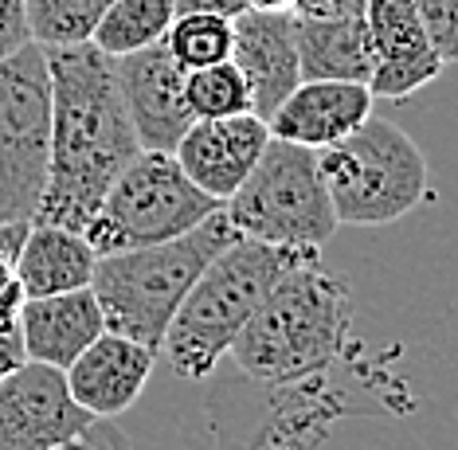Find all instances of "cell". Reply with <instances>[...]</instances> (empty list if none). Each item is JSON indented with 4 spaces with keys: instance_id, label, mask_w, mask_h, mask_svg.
I'll use <instances>...</instances> for the list:
<instances>
[{
    "instance_id": "5bb4252c",
    "label": "cell",
    "mask_w": 458,
    "mask_h": 450,
    "mask_svg": "<svg viewBox=\"0 0 458 450\" xmlns=\"http://www.w3.org/2000/svg\"><path fill=\"white\" fill-rule=\"evenodd\" d=\"M232 63L251 87V110L267 122L301 82L294 13H239L232 20Z\"/></svg>"
},
{
    "instance_id": "f546056e",
    "label": "cell",
    "mask_w": 458,
    "mask_h": 450,
    "mask_svg": "<svg viewBox=\"0 0 458 450\" xmlns=\"http://www.w3.org/2000/svg\"><path fill=\"white\" fill-rule=\"evenodd\" d=\"M247 4L259 8V13H290L294 0H247Z\"/></svg>"
},
{
    "instance_id": "277c9868",
    "label": "cell",
    "mask_w": 458,
    "mask_h": 450,
    "mask_svg": "<svg viewBox=\"0 0 458 450\" xmlns=\"http://www.w3.org/2000/svg\"><path fill=\"white\" fill-rule=\"evenodd\" d=\"M306 255L321 250H286L259 239H235L232 247H224L169 321L161 352L169 357L173 372L181 380H208L232 352L239 329L251 321L270 286Z\"/></svg>"
},
{
    "instance_id": "ac0fdd59",
    "label": "cell",
    "mask_w": 458,
    "mask_h": 450,
    "mask_svg": "<svg viewBox=\"0 0 458 450\" xmlns=\"http://www.w3.org/2000/svg\"><path fill=\"white\" fill-rule=\"evenodd\" d=\"M212 427L220 435L212 450H314L321 443V420L314 403L294 384H278V388L263 384V407L251 423L227 431L224 420L212 415Z\"/></svg>"
},
{
    "instance_id": "8fae6325",
    "label": "cell",
    "mask_w": 458,
    "mask_h": 450,
    "mask_svg": "<svg viewBox=\"0 0 458 450\" xmlns=\"http://www.w3.org/2000/svg\"><path fill=\"white\" fill-rule=\"evenodd\" d=\"M270 141V125L259 114H232V118H196L184 138L176 141L173 157L189 173L196 188L212 200L227 204L232 192L247 181Z\"/></svg>"
},
{
    "instance_id": "8992f818",
    "label": "cell",
    "mask_w": 458,
    "mask_h": 450,
    "mask_svg": "<svg viewBox=\"0 0 458 450\" xmlns=\"http://www.w3.org/2000/svg\"><path fill=\"white\" fill-rule=\"evenodd\" d=\"M243 239L286 250H321L337 232L329 188L318 169V149L270 138L247 181L224 204Z\"/></svg>"
},
{
    "instance_id": "5b68a950",
    "label": "cell",
    "mask_w": 458,
    "mask_h": 450,
    "mask_svg": "<svg viewBox=\"0 0 458 450\" xmlns=\"http://www.w3.org/2000/svg\"><path fill=\"white\" fill-rule=\"evenodd\" d=\"M337 224L384 227L411 216L431 196L427 157L395 122L369 114L349 138L318 149Z\"/></svg>"
},
{
    "instance_id": "d4e9b609",
    "label": "cell",
    "mask_w": 458,
    "mask_h": 450,
    "mask_svg": "<svg viewBox=\"0 0 458 450\" xmlns=\"http://www.w3.org/2000/svg\"><path fill=\"white\" fill-rule=\"evenodd\" d=\"M32 44L28 31V4L24 0H0V59Z\"/></svg>"
},
{
    "instance_id": "cb8c5ba5",
    "label": "cell",
    "mask_w": 458,
    "mask_h": 450,
    "mask_svg": "<svg viewBox=\"0 0 458 450\" xmlns=\"http://www.w3.org/2000/svg\"><path fill=\"white\" fill-rule=\"evenodd\" d=\"M415 16L443 63H458V0H411Z\"/></svg>"
},
{
    "instance_id": "4fadbf2b",
    "label": "cell",
    "mask_w": 458,
    "mask_h": 450,
    "mask_svg": "<svg viewBox=\"0 0 458 450\" xmlns=\"http://www.w3.org/2000/svg\"><path fill=\"white\" fill-rule=\"evenodd\" d=\"M153 364H157V352L149 344L102 329L64 372L75 403L102 420H118L138 403L153 376Z\"/></svg>"
},
{
    "instance_id": "484cf974",
    "label": "cell",
    "mask_w": 458,
    "mask_h": 450,
    "mask_svg": "<svg viewBox=\"0 0 458 450\" xmlns=\"http://www.w3.org/2000/svg\"><path fill=\"white\" fill-rule=\"evenodd\" d=\"M32 219H0V290L16 282V259L28 239Z\"/></svg>"
},
{
    "instance_id": "e0dca14e",
    "label": "cell",
    "mask_w": 458,
    "mask_h": 450,
    "mask_svg": "<svg viewBox=\"0 0 458 450\" xmlns=\"http://www.w3.org/2000/svg\"><path fill=\"white\" fill-rule=\"evenodd\" d=\"M95 263L98 255L82 232H71V227L59 224H36L32 219L16 259V282L24 290V298L67 294V290L90 286Z\"/></svg>"
},
{
    "instance_id": "ffe728a7",
    "label": "cell",
    "mask_w": 458,
    "mask_h": 450,
    "mask_svg": "<svg viewBox=\"0 0 458 450\" xmlns=\"http://www.w3.org/2000/svg\"><path fill=\"white\" fill-rule=\"evenodd\" d=\"M176 20V0H114L102 13L90 44L106 51L110 59L141 51L149 44H161L165 31Z\"/></svg>"
},
{
    "instance_id": "3957f363",
    "label": "cell",
    "mask_w": 458,
    "mask_h": 450,
    "mask_svg": "<svg viewBox=\"0 0 458 450\" xmlns=\"http://www.w3.org/2000/svg\"><path fill=\"white\" fill-rule=\"evenodd\" d=\"M235 239H243V235L235 232V224L220 208L204 224H196L192 232H184L176 239L98 255L90 290H95V298L102 306L106 329L161 352L169 321L176 318L181 301L189 298V290L204 275V267L224 247H232Z\"/></svg>"
},
{
    "instance_id": "603a6c76",
    "label": "cell",
    "mask_w": 458,
    "mask_h": 450,
    "mask_svg": "<svg viewBox=\"0 0 458 450\" xmlns=\"http://www.w3.org/2000/svg\"><path fill=\"white\" fill-rule=\"evenodd\" d=\"M165 47L184 71L232 59V20L212 13H176L173 28L165 31Z\"/></svg>"
},
{
    "instance_id": "83f0119b",
    "label": "cell",
    "mask_w": 458,
    "mask_h": 450,
    "mask_svg": "<svg viewBox=\"0 0 458 450\" xmlns=\"http://www.w3.org/2000/svg\"><path fill=\"white\" fill-rule=\"evenodd\" d=\"M24 361L28 357H24V341H20V326H0V380Z\"/></svg>"
},
{
    "instance_id": "7c38bea8",
    "label": "cell",
    "mask_w": 458,
    "mask_h": 450,
    "mask_svg": "<svg viewBox=\"0 0 458 450\" xmlns=\"http://www.w3.org/2000/svg\"><path fill=\"white\" fill-rule=\"evenodd\" d=\"M364 24L372 39V98H408L443 75L446 63L435 55L411 0H369Z\"/></svg>"
},
{
    "instance_id": "9c48e42d",
    "label": "cell",
    "mask_w": 458,
    "mask_h": 450,
    "mask_svg": "<svg viewBox=\"0 0 458 450\" xmlns=\"http://www.w3.org/2000/svg\"><path fill=\"white\" fill-rule=\"evenodd\" d=\"M0 450H130V438L75 403L64 369L24 361L0 380Z\"/></svg>"
},
{
    "instance_id": "9a60e30c",
    "label": "cell",
    "mask_w": 458,
    "mask_h": 450,
    "mask_svg": "<svg viewBox=\"0 0 458 450\" xmlns=\"http://www.w3.org/2000/svg\"><path fill=\"white\" fill-rule=\"evenodd\" d=\"M372 90L364 82L345 79H301L283 98V106L267 118L270 138H283L306 149H326V145L349 138L357 125L372 114Z\"/></svg>"
},
{
    "instance_id": "6da1fadb",
    "label": "cell",
    "mask_w": 458,
    "mask_h": 450,
    "mask_svg": "<svg viewBox=\"0 0 458 450\" xmlns=\"http://www.w3.org/2000/svg\"><path fill=\"white\" fill-rule=\"evenodd\" d=\"M51 75V145L36 224L87 232L102 196L141 153L114 75V59L95 44L44 47Z\"/></svg>"
},
{
    "instance_id": "44dd1931",
    "label": "cell",
    "mask_w": 458,
    "mask_h": 450,
    "mask_svg": "<svg viewBox=\"0 0 458 450\" xmlns=\"http://www.w3.org/2000/svg\"><path fill=\"white\" fill-rule=\"evenodd\" d=\"M28 4V31L39 47H67L90 44L102 13L114 0H24Z\"/></svg>"
},
{
    "instance_id": "4316f807",
    "label": "cell",
    "mask_w": 458,
    "mask_h": 450,
    "mask_svg": "<svg viewBox=\"0 0 458 450\" xmlns=\"http://www.w3.org/2000/svg\"><path fill=\"white\" fill-rule=\"evenodd\" d=\"M369 0H294L290 13L301 20H345V16H364Z\"/></svg>"
},
{
    "instance_id": "7402d4cb",
    "label": "cell",
    "mask_w": 458,
    "mask_h": 450,
    "mask_svg": "<svg viewBox=\"0 0 458 450\" xmlns=\"http://www.w3.org/2000/svg\"><path fill=\"white\" fill-rule=\"evenodd\" d=\"M184 98H189L192 118H232V114L251 110V87L232 59L184 71Z\"/></svg>"
},
{
    "instance_id": "f1b7e54d",
    "label": "cell",
    "mask_w": 458,
    "mask_h": 450,
    "mask_svg": "<svg viewBox=\"0 0 458 450\" xmlns=\"http://www.w3.org/2000/svg\"><path fill=\"white\" fill-rule=\"evenodd\" d=\"M247 0H176V13H212V16H227L235 20L239 13H247Z\"/></svg>"
},
{
    "instance_id": "2e32d148",
    "label": "cell",
    "mask_w": 458,
    "mask_h": 450,
    "mask_svg": "<svg viewBox=\"0 0 458 450\" xmlns=\"http://www.w3.org/2000/svg\"><path fill=\"white\" fill-rule=\"evenodd\" d=\"M102 329L106 321H102V306L90 286L20 301V341H24L28 361L67 369Z\"/></svg>"
},
{
    "instance_id": "30bf717a",
    "label": "cell",
    "mask_w": 458,
    "mask_h": 450,
    "mask_svg": "<svg viewBox=\"0 0 458 450\" xmlns=\"http://www.w3.org/2000/svg\"><path fill=\"white\" fill-rule=\"evenodd\" d=\"M114 75H118L122 102H126L141 149L173 153L196 118L189 110V98H184V67H176L165 39L130 51V55H118Z\"/></svg>"
},
{
    "instance_id": "52a82bcc",
    "label": "cell",
    "mask_w": 458,
    "mask_h": 450,
    "mask_svg": "<svg viewBox=\"0 0 458 450\" xmlns=\"http://www.w3.org/2000/svg\"><path fill=\"white\" fill-rule=\"evenodd\" d=\"M220 208V200H212L204 188L189 181L173 153L141 149L102 196L82 235L95 247V255H114V250L153 247L192 232Z\"/></svg>"
},
{
    "instance_id": "ba28073f",
    "label": "cell",
    "mask_w": 458,
    "mask_h": 450,
    "mask_svg": "<svg viewBox=\"0 0 458 450\" xmlns=\"http://www.w3.org/2000/svg\"><path fill=\"white\" fill-rule=\"evenodd\" d=\"M51 75L39 44L0 59V219H32L47 176Z\"/></svg>"
},
{
    "instance_id": "7a4b0ae2",
    "label": "cell",
    "mask_w": 458,
    "mask_h": 450,
    "mask_svg": "<svg viewBox=\"0 0 458 450\" xmlns=\"http://www.w3.org/2000/svg\"><path fill=\"white\" fill-rule=\"evenodd\" d=\"M352 344V286L321 255H306L270 286L232 344L243 380L298 384L329 372Z\"/></svg>"
},
{
    "instance_id": "d6986e66",
    "label": "cell",
    "mask_w": 458,
    "mask_h": 450,
    "mask_svg": "<svg viewBox=\"0 0 458 450\" xmlns=\"http://www.w3.org/2000/svg\"><path fill=\"white\" fill-rule=\"evenodd\" d=\"M294 44H298L301 79H345L369 87L372 39L364 16H345V20L294 16Z\"/></svg>"
}]
</instances>
